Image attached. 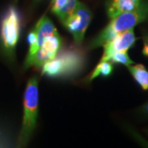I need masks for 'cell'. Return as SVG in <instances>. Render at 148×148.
<instances>
[{"label":"cell","instance_id":"1","mask_svg":"<svg viewBox=\"0 0 148 148\" xmlns=\"http://www.w3.org/2000/svg\"><path fill=\"white\" fill-rule=\"evenodd\" d=\"M148 16V2L143 1L135 10L125 12L112 18L107 26L92 40V49L103 46L120 32L134 28L136 25L145 21Z\"/></svg>","mask_w":148,"mask_h":148},{"label":"cell","instance_id":"2","mask_svg":"<svg viewBox=\"0 0 148 148\" xmlns=\"http://www.w3.org/2000/svg\"><path fill=\"white\" fill-rule=\"evenodd\" d=\"M85 56L78 48L60 51L42 66V74L49 77H68L78 73L84 67Z\"/></svg>","mask_w":148,"mask_h":148},{"label":"cell","instance_id":"3","mask_svg":"<svg viewBox=\"0 0 148 148\" xmlns=\"http://www.w3.org/2000/svg\"><path fill=\"white\" fill-rule=\"evenodd\" d=\"M38 111V80L33 77L28 80L24 92L23 116L18 145L24 146L28 143L36 128Z\"/></svg>","mask_w":148,"mask_h":148},{"label":"cell","instance_id":"4","mask_svg":"<svg viewBox=\"0 0 148 148\" xmlns=\"http://www.w3.org/2000/svg\"><path fill=\"white\" fill-rule=\"evenodd\" d=\"M21 18L16 9L10 6L8 9L1 27V40L7 55L12 56L19 38Z\"/></svg>","mask_w":148,"mask_h":148},{"label":"cell","instance_id":"5","mask_svg":"<svg viewBox=\"0 0 148 148\" xmlns=\"http://www.w3.org/2000/svg\"><path fill=\"white\" fill-rule=\"evenodd\" d=\"M92 16L89 8L84 3L77 1L73 13L63 23L66 28L73 35L76 45H80L82 42Z\"/></svg>","mask_w":148,"mask_h":148},{"label":"cell","instance_id":"6","mask_svg":"<svg viewBox=\"0 0 148 148\" xmlns=\"http://www.w3.org/2000/svg\"><path fill=\"white\" fill-rule=\"evenodd\" d=\"M62 38L58 32L47 38L38 50L32 56L26 58L24 62L25 69L34 66L36 68L42 67L46 62L54 58L60 50Z\"/></svg>","mask_w":148,"mask_h":148},{"label":"cell","instance_id":"7","mask_svg":"<svg viewBox=\"0 0 148 148\" xmlns=\"http://www.w3.org/2000/svg\"><path fill=\"white\" fill-rule=\"evenodd\" d=\"M136 40L134 28L119 33L103 45V53L100 61H110L114 53L127 51L134 45Z\"/></svg>","mask_w":148,"mask_h":148},{"label":"cell","instance_id":"8","mask_svg":"<svg viewBox=\"0 0 148 148\" xmlns=\"http://www.w3.org/2000/svg\"><path fill=\"white\" fill-rule=\"evenodd\" d=\"M144 0H110L107 3V14L111 19L119 14L130 12L140 6Z\"/></svg>","mask_w":148,"mask_h":148},{"label":"cell","instance_id":"9","mask_svg":"<svg viewBox=\"0 0 148 148\" xmlns=\"http://www.w3.org/2000/svg\"><path fill=\"white\" fill-rule=\"evenodd\" d=\"M34 29L36 34V51L47 38L58 32L53 22L46 16L40 18Z\"/></svg>","mask_w":148,"mask_h":148},{"label":"cell","instance_id":"10","mask_svg":"<svg viewBox=\"0 0 148 148\" xmlns=\"http://www.w3.org/2000/svg\"><path fill=\"white\" fill-rule=\"evenodd\" d=\"M135 80L137 82L142 88L148 90V71L145 66L142 64H137L136 65L127 66Z\"/></svg>","mask_w":148,"mask_h":148},{"label":"cell","instance_id":"11","mask_svg":"<svg viewBox=\"0 0 148 148\" xmlns=\"http://www.w3.org/2000/svg\"><path fill=\"white\" fill-rule=\"evenodd\" d=\"M112 70H113V66L112 63H110L109 61H100V62L96 66L92 73L90 74L89 80H92L99 75L104 77L108 76L112 73Z\"/></svg>","mask_w":148,"mask_h":148},{"label":"cell","instance_id":"12","mask_svg":"<svg viewBox=\"0 0 148 148\" xmlns=\"http://www.w3.org/2000/svg\"><path fill=\"white\" fill-rule=\"evenodd\" d=\"M116 63H119L124 64L125 66H129L134 64V62L130 58L127 51H118V52L114 53L111 56L110 61Z\"/></svg>","mask_w":148,"mask_h":148},{"label":"cell","instance_id":"13","mask_svg":"<svg viewBox=\"0 0 148 148\" xmlns=\"http://www.w3.org/2000/svg\"><path fill=\"white\" fill-rule=\"evenodd\" d=\"M69 0H53L51 3V11L56 14L62 8L66 5Z\"/></svg>","mask_w":148,"mask_h":148},{"label":"cell","instance_id":"14","mask_svg":"<svg viewBox=\"0 0 148 148\" xmlns=\"http://www.w3.org/2000/svg\"><path fill=\"white\" fill-rule=\"evenodd\" d=\"M143 55L148 56V36L147 35H145L143 36Z\"/></svg>","mask_w":148,"mask_h":148},{"label":"cell","instance_id":"15","mask_svg":"<svg viewBox=\"0 0 148 148\" xmlns=\"http://www.w3.org/2000/svg\"><path fill=\"white\" fill-rule=\"evenodd\" d=\"M142 110H143V112L144 114H145L146 115H148V102L144 105L143 108H142Z\"/></svg>","mask_w":148,"mask_h":148}]
</instances>
